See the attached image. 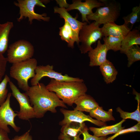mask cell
<instances>
[{"label":"cell","mask_w":140,"mask_h":140,"mask_svg":"<svg viewBox=\"0 0 140 140\" xmlns=\"http://www.w3.org/2000/svg\"><path fill=\"white\" fill-rule=\"evenodd\" d=\"M25 93L29 98L37 118L43 117L48 111L56 113L57 107L67 108L65 104L56 94L49 91L43 83H39L30 87Z\"/></svg>","instance_id":"6da1fadb"},{"label":"cell","mask_w":140,"mask_h":140,"mask_svg":"<svg viewBox=\"0 0 140 140\" xmlns=\"http://www.w3.org/2000/svg\"><path fill=\"white\" fill-rule=\"evenodd\" d=\"M50 91L55 93L65 104L72 106L75 101L86 93L87 88L83 82L59 81L51 79L46 86Z\"/></svg>","instance_id":"7a4b0ae2"},{"label":"cell","mask_w":140,"mask_h":140,"mask_svg":"<svg viewBox=\"0 0 140 140\" xmlns=\"http://www.w3.org/2000/svg\"><path fill=\"white\" fill-rule=\"evenodd\" d=\"M37 66V60L32 58L13 64L10 68V76L16 80L19 88L26 92L30 87L28 81L34 76Z\"/></svg>","instance_id":"3957f363"},{"label":"cell","mask_w":140,"mask_h":140,"mask_svg":"<svg viewBox=\"0 0 140 140\" xmlns=\"http://www.w3.org/2000/svg\"><path fill=\"white\" fill-rule=\"evenodd\" d=\"M104 5L99 7L95 12L88 15V20L95 21V24L100 26L107 23L115 22L120 15L121 4L115 0H100Z\"/></svg>","instance_id":"277c9868"},{"label":"cell","mask_w":140,"mask_h":140,"mask_svg":"<svg viewBox=\"0 0 140 140\" xmlns=\"http://www.w3.org/2000/svg\"><path fill=\"white\" fill-rule=\"evenodd\" d=\"M17 2H14L15 5L19 8L20 17L17 19V21L20 22L24 18H28V22L30 24L33 23L34 19L48 22L50 18L46 16V14L44 13L40 14L36 13L34 8L37 6L46 8L44 4L49 2L48 0H18Z\"/></svg>","instance_id":"5b68a950"},{"label":"cell","mask_w":140,"mask_h":140,"mask_svg":"<svg viewBox=\"0 0 140 140\" xmlns=\"http://www.w3.org/2000/svg\"><path fill=\"white\" fill-rule=\"evenodd\" d=\"M7 51L8 62L12 64L32 58L34 50L29 41L20 40L11 44Z\"/></svg>","instance_id":"8992f818"},{"label":"cell","mask_w":140,"mask_h":140,"mask_svg":"<svg viewBox=\"0 0 140 140\" xmlns=\"http://www.w3.org/2000/svg\"><path fill=\"white\" fill-rule=\"evenodd\" d=\"M103 37L101 28L95 22L84 25L80 31L79 39V50L81 53L85 54L93 48L91 45Z\"/></svg>","instance_id":"52a82bcc"},{"label":"cell","mask_w":140,"mask_h":140,"mask_svg":"<svg viewBox=\"0 0 140 140\" xmlns=\"http://www.w3.org/2000/svg\"><path fill=\"white\" fill-rule=\"evenodd\" d=\"M12 95L19 103L20 109L17 112V116L21 120H28L35 118V114L33 107L30 104L29 97L25 93L20 92L16 86L11 81L9 82Z\"/></svg>","instance_id":"ba28073f"},{"label":"cell","mask_w":140,"mask_h":140,"mask_svg":"<svg viewBox=\"0 0 140 140\" xmlns=\"http://www.w3.org/2000/svg\"><path fill=\"white\" fill-rule=\"evenodd\" d=\"M44 77H47L59 81H84L83 79L79 78L73 77L67 74L63 75L61 73L54 70L53 65H47L37 66L35 70V75L31 80L32 86L38 84L41 79Z\"/></svg>","instance_id":"9c48e42d"},{"label":"cell","mask_w":140,"mask_h":140,"mask_svg":"<svg viewBox=\"0 0 140 140\" xmlns=\"http://www.w3.org/2000/svg\"><path fill=\"white\" fill-rule=\"evenodd\" d=\"M11 95V93H8L5 101L0 106V129L8 133L10 132L9 125L16 132H19L20 129V128L17 126L15 123V118L17 116V114L15 113L10 106V100Z\"/></svg>","instance_id":"30bf717a"},{"label":"cell","mask_w":140,"mask_h":140,"mask_svg":"<svg viewBox=\"0 0 140 140\" xmlns=\"http://www.w3.org/2000/svg\"><path fill=\"white\" fill-rule=\"evenodd\" d=\"M60 111L64 116V119L59 123V124L62 126L72 122L82 124L85 121L89 122L101 127L107 125L106 122L94 119L90 115H86L79 111L67 110L63 108H61Z\"/></svg>","instance_id":"8fae6325"},{"label":"cell","mask_w":140,"mask_h":140,"mask_svg":"<svg viewBox=\"0 0 140 140\" xmlns=\"http://www.w3.org/2000/svg\"><path fill=\"white\" fill-rule=\"evenodd\" d=\"M104 5L100 0H86L84 2L80 0H75L72 1V4H68L66 9L68 12L74 9L78 10L81 14L82 22L89 23L87 19V16L93 13L92 9L93 8H97Z\"/></svg>","instance_id":"7c38bea8"},{"label":"cell","mask_w":140,"mask_h":140,"mask_svg":"<svg viewBox=\"0 0 140 140\" xmlns=\"http://www.w3.org/2000/svg\"><path fill=\"white\" fill-rule=\"evenodd\" d=\"M108 51L106 46L99 40L96 47L88 52L90 59L89 66H100L104 63L107 60V54Z\"/></svg>","instance_id":"4fadbf2b"},{"label":"cell","mask_w":140,"mask_h":140,"mask_svg":"<svg viewBox=\"0 0 140 140\" xmlns=\"http://www.w3.org/2000/svg\"><path fill=\"white\" fill-rule=\"evenodd\" d=\"M101 28L103 37L112 36L123 38L130 31L124 24L119 25L115 22L107 23Z\"/></svg>","instance_id":"5bb4252c"},{"label":"cell","mask_w":140,"mask_h":140,"mask_svg":"<svg viewBox=\"0 0 140 140\" xmlns=\"http://www.w3.org/2000/svg\"><path fill=\"white\" fill-rule=\"evenodd\" d=\"M54 12L59 14L60 17L63 18L69 24L76 36L79 37L80 30L87 23L80 22L77 20V17L74 18L67 11L65 8L55 6L54 8Z\"/></svg>","instance_id":"9a60e30c"},{"label":"cell","mask_w":140,"mask_h":140,"mask_svg":"<svg viewBox=\"0 0 140 140\" xmlns=\"http://www.w3.org/2000/svg\"><path fill=\"white\" fill-rule=\"evenodd\" d=\"M76 105L74 110L89 113L99 106L94 99L86 93L79 97L74 102Z\"/></svg>","instance_id":"2e32d148"},{"label":"cell","mask_w":140,"mask_h":140,"mask_svg":"<svg viewBox=\"0 0 140 140\" xmlns=\"http://www.w3.org/2000/svg\"><path fill=\"white\" fill-rule=\"evenodd\" d=\"M59 29V35L61 39L67 43L68 47L73 48L75 42H76L78 45H79V37L76 36L67 22L65 21L64 25Z\"/></svg>","instance_id":"e0dca14e"},{"label":"cell","mask_w":140,"mask_h":140,"mask_svg":"<svg viewBox=\"0 0 140 140\" xmlns=\"http://www.w3.org/2000/svg\"><path fill=\"white\" fill-rule=\"evenodd\" d=\"M140 45V32L139 28H135L131 30L123 39L120 52L124 53L132 46Z\"/></svg>","instance_id":"ac0fdd59"},{"label":"cell","mask_w":140,"mask_h":140,"mask_svg":"<svg viewBox=\"0 0 140 140\" xmlns=\"http://www.w3.org/2000/svg\"><path fill=\"white\" fill-rule=\"evenodd\" d=\"M125 121L122 120L119 122L114 125H105L99 128L90 127L89 129L95 136L98 137L106 136L110 134H115L120 130L124 129V127H122V124Z\"/></svg>","instance_id":"d6986e66"},{"label":"cell","mask_w":140,"mask_h":140,"mask_svg":"<svg viewBox=\"0 0 140 140\" xmlns=\"http://www.w3.org/2000/svg\"><path fill=\"white\" fill-rule=\"evenodd\" d=\"M13 27L12 22L0 23V54L3 55L8 49L9 36Z\"/></svg>","instance_id":"ffe728a7"},{"label":"cell","mask_w":140,"mask_h":140,"mask_svg":"<svg viewBox=\"0 0 140 140\" xmlns=\"http://www.w3.org/2000/svg\"><path fill=\"white\" fill-rule=\"evenodd\" d=\"M100 70L107 84L112 83L116 78L118 72L113 63L107 60L100 66Z\"/></svg>","instance_id":"44dd1931"},{"label":"cell","mask_w":140,"mask_h":140,"mask_svg":"<svg viewBox=\"0 0 140 140\" xmlns=\"http://www.w3.org/2000/svg\"><path fill=\"white\" fill-rule=\"evenodd\" d=\"M86 127L84 123L80 124L72 122L62 126L61 133L71 138H74L80 136Z\"/></svg>","instance_id":"7402d4cb"},{"label":"cell","mask_w":140,"mask_h":140,"mask_svg":"<svg viewBox=\"0 0 140 140\" xmlns=\"http://www.w3.org/2000/svg\"><path fill=\"white\" fill-rule=\"evenodd\" d=\"M113 112L112 109H109L107 111H105L103 109L102 107L99 106L89 113V115L91 117L95 118L98 120L106 122L111 121H115Z\"/></svg>","instance_id":"603a6c76"},{"label":"cell","mask_w":140,"mask_h":140,"mask_svg":"<svg viewBox=\"0 0 140 140\" xmlns=\"http://www.w3.org/2000/svg\"><path fill=\"white\" fill-rule=\"evenodd\" d=\"M131 13L122 18L124 21V24L130 30L132 29L134 25L140 20V4L133 7Z\"/></svg>","instance_id":"cb8c5ba5"},{"label":"cell","mask_w":140,"mask_h":140,"mask_svg":"<svg viewBox=\"0 0 140 140\" xmlns=\"http://www.w3.org/2000/svg\"><path fill=\"white\" fill-rule=\"evenodd\" d=\"M123 39L121 37L112 36L103 37L104 44L108 51L111 50L115 52L120 50Z\"/></svg>","instance_id":"d4e9b609"},{"label":"cell","mask_w":140,"mask_h":140,"mask_svg":"<svg viewBox=\"0 0 140 140\" xmlns=\"http://www.w3.org/2000/svg\"><path fill=\"white\" fill-rule=\"evenodd\" d=\"M137 101V108L134 111L129 112L123 111L120 107L116 108V111L120 114V117L122 120H125L130 119L136 121L138 123H140V99L136 100Z\"/></svg>","instance_id":"484cf974"},{"label":"cell","mask_w":140,"mask_h":140,"mask_svg":"<svg viewBox=\"0 0 140 140\" xmlns=\"http://www.w3.org/2000/svg\"><path fill=\"white\" fill-rule=\"evenodd\" d=\"M124 53L128 58V67H130L134 62L140 60V47L138 45L132 46Z\"/></svg>","instance_id":"4316f807"},{"label":"cell","mask_w":140,"mask_h":140,"mask_svg":"<svg viewBox=\"0 0 140 140\" xmlns=\"http://www.w3.org/2000/svg\"><path fill=\"white\" fill-rule=\"evenodd\" d=\"M10 81L9 76L6 74L0 83V106L5 102L7 98L8 93L7 85Z\"/></svg>","instance_id":"83f0119b"},{"label":"cell","mask_w":140,"mask_h":140,"mask_svg":"<svg viewBox=\"0 0 140 140\" xmlns=\"http://www.w3.org/2000/svg\"><path fill=\"white\" fill-rule=\"evenodd\" d=\"M140 131V123H138L133 126L127 128L122 129L117 133L109 137H107L106 140H113L116 137L120 135L134 132Z\"/></svg>","instance_id":"f1b7e54d"},{"label":"cell","mask_w":140,"mask_h":140,"mask_svg":"<svg viewBox=\"0 0 140 140\" xmlns=\"http://www.w3.org/2000/svg\"><path fill=\"white\" fill-rule=\"evenodd\" d=\"M89 129L86 127L83 131L82 134L83 138L82 140H106L107 136L97 137L90 134L88 132Z\"/></svg>","instance_id":"f546056e"},{"label":"cell","mask_w":140,"mask_h":140,"mask_svg":"<svg viewBox=\"0 0 140 140\" xmlns=\"http://www.w3.org/2000/svg\"><path fill=\"white\" fill-rule=\"evenodd\" d=\"M8 61L6 58L3 55L0 54V82L2 80V78L5 75L6 71Z\"/></svg>","instance_id":"4dcf8cb0"},{"label":"cell","mask_w":140,"mask_h":140,"mask_svg":"<svg viewBox=\"0 0 140 140\" xmlns=\"http://www.w3.org/2000/svg\"><path fill=\"white\" fill-rule=\"evenodd\" d=\"M29 130L20 136H16L11 140H32V137L30 135Z\"/></svg>","instance_id":"1f68e13d"},{"label":"cell","mask_w":140,"mask_h":140,"mask_svg":"<svg viewBox=\"0 0 140 140\" xmlns=\"http://www.w3.org/2000/svg\"><path fill=\"white\" fill-rule=\"evenodd\" d=\"M58 139L60 140H82L80 138V136L73 138H71L61 133H60Z\"/></svg>","instance_id":"d6a6232c"},{"label":"cell","mask_w":140,"mask_h":140,"mask_svg":"<svg viewBox=\"0 0 140 140\" xmlns=\"http://www.w3.org/2000/svg\"><path fill=\"white\" fill-rule=\"evenodd\" d=\"M8 133L0 129V140H11L9 138Z\"/></svg>","instance_id":"836d02e7"}]
</instances>
